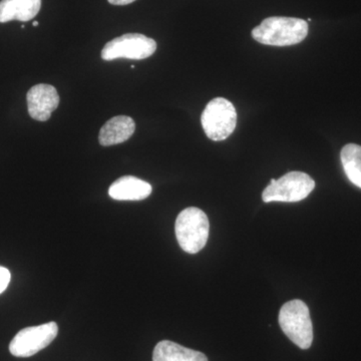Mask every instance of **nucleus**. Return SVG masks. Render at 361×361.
I'll list each match as a JSON object with an SVG mask.
<instances>
[{
  "label": "nucleus",
  "mask_w": 361,
  "mask_h": 361,
  "mask_svg": "<svg viewBox=\"0 0 361 361\" xmlns=\"http://www.w3.org/2000/svg\"><path fill=\"white\" fill-rule=\"evenodd\" d=\"M308 35L307 21L295 18L272 16L252 30V37L262 44L289 47L300 44Z\"/></svg>",
  "instance_id": "obj_1"
},
{
  "label": "nucleus",
  "mask_w": 361,
  "mask_h": 361,
  "mask_svg": "<svg viewBox=\"0 0 361 361\" xmlns=\"http://www.w3.org/2000/svg\"><path fill=\"white\" fill-rule=\"evenodd\" d=\"M210 231L208 217L201 209L190 207L179 214L176 220L175 232L180 248L196 254L206 246Z\"/></svg>",
  "instance_id": "obj_2"
},
{
  "label": "nucleus",
  "mask_w": 361,
  "mask_h": 361,
  "mask_svg": "<svg viewBox=\"0 0 361 361\" xmlns=\"http://www.w3.org/2000/svg\"><path fill=\"white\" fill-rule=\"evenodd\" d=\"M279 325L285 336L301 349H308L313 341L310 312L303 301H289L280 310Z\"/></svg>",
  "instance_id": "obj_3"
},
{
  "label": "nucleus",
  "mask_w": 361,
  "mask_h": 361,
  "mask_svg": "<svg viewBox=\"0 0 361 361\" xmlns=\"http://www.w3.org/2000/svg\"><path fill=\"white\" fill-rule=\"evenodd\" d=\"M201 123L209 139L215 142L224 141L236 128V109L224 97H216L207 104L202 114Z\"/></svg>",
  "instance_id": "obj_4"
},
{
  "label": "nucleus",
  "mask_w": 361,
  "mask_h": 361,
  "mask_svg": "<svg viewBox=\"0 0 361 361\" xmlns=\"http://www.w3.org/2000/svg\"><path fill=\"white\" fill-rule=\"evenodd\" d=\"M314 188L315 182L310 175L302 172L287 173L278 180L271 179L269 186L263 191L262 199L265 203H294L307 198Z\"/></svg>",
  "instance_id": "obj_5"
},
{
  "label": "nucleus",
  "mask_w": 361,
  "mask_h": 361,
  "mask_svg": "<svg viewBox=\"0 0 361 361\" xmlns=\"http://www.w3.org/2000/svg\"><path fill=\"white\" fill-rule=\"evenodd\" d=\"M157 51V42L153 39L141 33H126L116 37L104 45L102 51L104 61L116 59H148Z\"/></svg>",
  "instance_id": "obj_6"
},
{
  "label": "nucleus",
  "mask_w": 361,
  "mask_h": 361,
  "mask_svg": "<svg viewBox=\"0 0 361 361\" xmlns=\"http://www.w3.org/2000/svg\"><path fill=\"white\" fill-rule=\"evenodd\" d=\"M58 334L59 326L56 322L26 327L13 337L9 344V351L16 357H30L47 348Z\"/></svg>",
  "instance_id": "obj_7"
},
{
  "label": "nucleus",
  "mask_w": 361,
  "mask_h": 361,
  "mask_svg": "<svg viewBox=\"0 0 361 361\" xmlns=\"http://www.w3.org/2000/svg\"><path fill=\"white\" fill-rule=\"evenodd\" d=\"M28 114L33 120L47 122L52 111L58 109L59 96L56 87L51 85H35L26 94Z\"/></svg>",
  "instance_id": "obj_8"
},
{
  "label": "nucleus",
  "mask_w": 361,
  "mask_h": 361,
  "mask_svg": "<svg viewBox=\"0 0 361 361\" xmlns=\"http://www.w3.org/2000/svg\"><path fill=\"white\" fill-rule=\"evenodd\" d=\"M153 188L134 176H123L115 180L109 189V195L114 200L141 201L148 198Z\"/></svg>",
  "instance_id": "obj_9"
},
{
  "label": "nucleus",
  "mask_w": 361,
  "mask_h": 361,
  "mask_svg": "<svg viewBox=\"0 0 361 361\" xmlns=\"http://www.w3.org/2000/svg\"><path fill=\"white\" fill-rule=\"evenodd\" d=\"M135 130L134 120L130 116H118L104 123L99 130V142L102 146L110 147L128 141Z\"/></svg>",
  "instance_id": "obj_10"
},
{
  "label": "nucleus",
  "mask_w": 361,
  "mask_h": 361,
  "mask_svg": "<svg viewBox=\"0 0 361 361\" xmlns=\"http://www.w3.org/2000/svg\"><path fill=\"white\" fill-rule=\"evenodd\" d=\"M42 0H1L0 23L30 21L39 13Z\"/></svg>",
  "instance_id": "obj_11"
},
{
  "label": "nucleus",
  "mask_w": 361,
  "mask_h": 361,
  "mask_svg": "<svg viewBox=\"0 0 361 361\" xmlns=\"http://www.w3.org/2000/svg\"><path fill=\"white\" fill-rule=\"evenodd\" d=\"M153 361H208L199 351L184 348L170 341H163L154 349Z\"/></svg>",
  "instance_id": "obj_12"
},
{
  "label": "nucleus",
  "mask_w": 361,
  "mask_h": 361,
  "mask_svg": "<svg viewBox=\"0 0 361 361\" xmlns=\"http://www.w3.org/2000/svg\"><path fill=\"white\" fill-rule=\"evenodd\" d=\"M341 159L349 180L361 189V146L346 145L341 149Z\"/></svg>",
  "instance_id": "obj_13"
},
{
  "label": "nucleus",
  "mask_w": 361,
  "mask_h": 361,
  "mask_svg": "<svg viewBox=\"0 0 361 361\" xmlns=\"http://www.w3.org/2000/svg\"><path fill=\"white\" fill-rule=\"evenodd\" d=\"M11 275L9 270L6 267L0 266V294L6 291L9 282H11Z\"/></svg>",
  "instance_id": "obj_14"
},
{
  "label": "nucleus",
  "mask_w": 361,
  "mask_h": 361,
  "mask_svg": "<svg viewBox=\"0 0 361 361\" xmlns=\"http://www.w3.org/2000/svg\"><path fill=\"white\" fill-rule=\"evenodd\" d=\"M113 6H128V4H133L135 0H108Z\"/></svg>",
  "instance_id": "obj_15"
},
{
  "label": "nucleus",
  "mask_w": 361,
  "mask_h": 361,
  "mask_svg": "<svg viewBox=\"0 0 361 361\" xmlns=\"http://www.w3.org/2000/svg\"><path fill=\"white\" fill-rule=\"evenodd\" d=\"M32 25L37 26V25H39V23H37V21H35V23H32Z\"/></svg>",
  "instance_id": "obj_16"
}]
</instances>
